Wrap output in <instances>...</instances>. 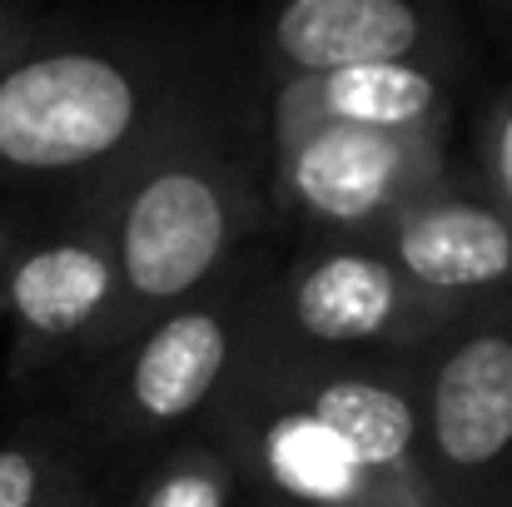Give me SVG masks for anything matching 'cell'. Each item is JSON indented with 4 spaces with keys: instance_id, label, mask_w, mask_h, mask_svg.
<instances>
[{
    "instance_id": "1",
    "label": "cell",
    "mask_w": 512,
    "mask_h": 507,
    "mask_svg": "<svg viewBox=\"0 0 512 507\" xmlns=\"http://www.w3.org/2000/svg\"><path fill=\"white\" fill-rule=\"evenodd\" d=\"M249 219V189L224 155L184 140H145L140 160L115 179V314L95 353H115L145 324L204 294L229 264Z\"/></svg>"
},
{
    "instance_id": "2",
    "label": "cell",
    "mask_w": 512,
    "mask_h": 507,
    "mask_svg": "<svg viewBox=\"0 0 512 507\" xmlns=\"http://www.w3.org/2000/svg\"><path fill=\"white\" fill-rule=\"evenodd\" d=\"M145 140L155 95L130 60L70 45L0 65V174H90L140 155Z\"/></svg>"
},
{
    "instance_id": "3",
    "label": "cell",
    "mask_w": 512,
    "mask_h": 507,
    "mask_svg": "<svg viewBox=\"0 0 512 507\" xmlns=\"http://www.w3.org/2000/svg\"><path fill=\"white\" fill-rule=\"evenodd\" d=\"M443 184V130L393 135L319 125L279 140V189L314 229L373 239L403 204Z\"/></svg>"
},
{
    "instance_id": "4",
    "label": "cell",
    "mask_w": 512,
    "mask_h": 507,
    "mask_svg": "<svg viewBox=\"0 0 512 507\" xmlns=\"http://www.w3.org/2000/svg\"><path fill=\"white\" fill-rule=\"evenodd\" d=\"M418 428L428 468L453 507L512 463V309L458 319L443 334L423 378Z\"/></svg>"
},
{
    "instance_id": "5",
    "label": "cell",
    "mask_w": 512,
    "mask_h": 507,
    "mask_svg": "<svg viewBox=\"0 0 512 507\" xmlns=\"http://www.w3.org/2000/svg\"><path fill=\"white\" fill-rule=\"evenodd\" d=\"M284 324L314 348H413L458 324V304L408 284L378 249L339 244L299 264L284 289Z\"/></svg>"
},
{
    "instance_id": "6",
    "label": "cell",
    "mask_w": 512,
    "mask_h": 507,
    "mask_svg": "<svg viewBox=\"0 0 512 507\" xmlns=\"http://www.w3.org/2000/svg\"><path fill=\"white\" fill-rule=\"evenodd\" d=\"M229 428L239 463L289 507H433L388 488L324 418L294 398L284 373L264 378V388H244Z\"/></svg>"
},
{
    "instance_id": "7",
    "label": "cell",
    "mask_w": 512,
    "mask_h": 507,
    "mask_svg": "<svg viewBox=\"0 0 512 507\" xmlns=\"http://www.w3.org/2000/svg\"><path fill=\"white\" fill-rule=\"evenodd\" d=\"M120 294L115 244H110V204L85 214L75 229L40 239L30 249H10L0 269V304L15 324L20 358H60L70 348H100Z\"/></svg>"
},
{
    "instance_id": "8",
    "label": "cell",
    "mask_w": 512,
    "mask_h": 507,
    "mask_svg": "<svg viewBox=\"0 0 512 507\" xmlns=\"http://www.w3.org/2000/svg\"><path fill=\"white\" fill-rule=\"evenodd\" d=\"M234 363L239 314L214 299H189L125 343L120 408L135 428H179L229 383Z\"/></svg>"
},
{
    "instance_id": "9",
    "label": "cell",
    "mask_w": 512,
    "mask_h": 507,
    "mask_svg": "<svg viewBox=\"0 0 512 507\" xmlns=\"http://www.w3.org/2000/svg\"><path fill=\"white\" fill-rule=\"evenodd\" d=\"M378 254L423 294L473 299L512 284V224L488 199L433 184L403 204L378 234Z\"/></svg>"
},
{
    "instance_id": "10",
    "label": "cell",
    "mask_w": 512,
    "mask_h": 507,
    "mask_svg": "<svg viewBox=\"0 0 512 507\" xmlns=\"http://www.w3.org/2000/svg\"><path fill=\"white\" fill-rule=\"evenodd\" d=\"M284 383L388 488H398L418 503L453 507V498L438 488V478L428 468L418 398L408 393L403 378L373 373V368H343V363H304V368H284Z\"/></svg>"
},
{
    "instance_id": "11",
    "label": "cell",
    "mask_w": 512,
    "mask_h": 507,
    "mask_svg": "<svg viewBox=\"0 0 512 507\" xmlns=\"http://www.w3.org/2000/svg\"><path fill=\"white\" fill-rule=\"evenodd\" d=\"M319 125L348 130H393V135H428L448 125L443 80L423 60H383V65H348L324 75H289L274 100V145L294 140Z\"/></svg>"
},
{
    "instance_id": "12",
    "label": "cell",
    "mask_w": 512,
    "mask_h": 507,
    "mask_svg": "<svg viewBox=\"0 0 512 507\" xmlns=\"http://www.w3.org/2000/svg\"><path fill=\"white\" fill-rule=\"evenodd\" d=\"M269 40L289 75L418 60L428 10L418 0H284Z\"/></svg>"
},
{
    "instance_id": "13",
    "label": "cell",
    "mask_w": 512,
    "mask_h": 507,
    "mask_svg": "<svg viewBox=\"0 0 512 507\" xmlns=\"http://www.w3.org/2000/svg\"><path fill=\"white\" fill-rule=\"evenodd\" d=\"M0 507H95V498L85 473H75L50 443H5Z\"/></svg>"
},
{
    "instance_id": "14",
    "label": "cell",
    "mask_w": 512,
    "mask_h": 507,
    "mask_svg": "<svg viewBox=\"0 0 512 507\" xmlns=\"http://www.w3.org/2000/svg\"><path fill=\"white\" fill-rule=\"evenodd\" d=\"M130 507H234V463L204 443L179 448L140 483Z\"/></svg>"
},
{
    "instance_id": "15",
    "label": "cell",
    "mask_w": 512,
    "mask_h": 507,
    "mask_svg": "<svg viewBox=\"0 0 512 507\" xmlns=\"http://www.w3.org/2000/svg\"><path fill=\"white\" fill-rule=\"evenodd\" d=\"M483 160H488L493 189H498V209L512 224V100H498L483 120Z\"/></svg>"
},
{
    "instance_id": "16",
    "label": "cell",
    "mask_w": 512,
    "mask_h": 507,
    "mask_svg": "<svg viewBox=\"0 0 512 507\" xmlns=\"http://www.w3.org/2000/svg\"><path fill=\"white\" fill-rule=\"evenodd\" d=\"M10 249H15V244H10V224L0 219V269H5V259H10Z\"/></svg>"
},
{
    "instance_id": "17",
    "label": "cell",
    "mask_w": 512,
    "mask_h": 507,
    "mask_svg": "<svg viewBox=\"0 0 512 507\" xmlns=\"http://www.w3.org/2000/svg\"><path fill=\"white\" fill-rule=\"evenodd\" d=\"M0 65H10V35H5V20H0Z\"/></svg>"
}]
</instances>
